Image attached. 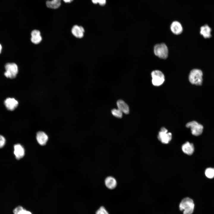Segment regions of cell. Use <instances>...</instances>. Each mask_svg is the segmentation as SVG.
I'll return each mask as SVG.
<instances>
[{
	"label": "cell",
	"instance_id": "1",
	"mask_svg": "<svg viewBox=\"0 0 214 214\" xmlns=\"http://www.w3.org/2000/svg\"><path fill=\"white\" fill-rule=\"evenodd\" d=\"M194 204L193 200L189 198L183 199L179 204V208L183 211V214H192L194 209Z\"/></svg>",
	"mask_w": 214,
	"mask_h": 214
},
{
	"label": "cell",
	"instance_id": "2",
	"mask_svg": "<svg viewBox=\"0 0 214 214\" xmlns=\"http://www.w3.org/2000/svg\"><path fill=\"white\" fill-rule=\"evenodd\" d=\"M203 73L199 69H194L190 72L189 75L190 82L193 84L196 85H202L203 81Z\"/></svg>",
	"mask_w": 214,
	"mask_h": 214
},
{
	"label": "cell",
	"instance_id": "3",
	"mask_svg": "<svg viewBox=\"0 0 214 214\" xmlns=\"http://www.w3.org/2000/svg\"><path fill=\"white\" fill-rule=\"evenodd\" d=\"M155 54L160 58L165 59L168 55V49L166 45L164 43L155 45L154 48Z\"/></svg>",
	"mask_w": 214,
	"mask_h": 214
},
{
	"label": "cell",
	"instance_id": "4",
	"mask_svg": "<svg viewBox=\"0 0 214 214\" xmlns=\"http://www.w3.org/2000/svg\"><path fill=\"white\" fill-rule=\"evenodd\" d=\"M5 76L7 78L13 79L16 77L18 72V67L14 63H8L5 65Z\"/></svg>",
	"mask_w": 214,
	"mask_h": 214
},
{
	"label": "cell",
	"instance_id": "5",
	"mask_svg": "<svg viewBox=\"0 0 214 214\" xmlns=\"http://www.w3.org/2000/svg\"><path fill=\"white\" fill-rule=\"evenodd\" d=\"M152 84L155 86H159L162 84L165 81V76L160 71L155 70L151 73Z\"/></svg>",
	"mask_w": 214,
	"mask_h": 214
},
{
	"label": "cell",
	"instance_id": "6",
	"mask_svg": "<svg viewBox=\"0 0 214 214\" xmlns=\"http://www.w3.org/2000/svg\"><path fill=\"white\" fill-rule=\"evenodd\" d=\"M187 128H190L192 134L195 136L201 135L203 131V126L196 121H192L188 122L186 125Z\"/></svg>",
	"mask_w": 214,
	"mask_h": 214
},
{
	"label": "cell",
	"instance_id": "7",
	"mask_svg": "<svg viewBox=\"0 0 214 214\" xmlns=\"http://www.w3.org/2000/svg\"><path fill=\"white\" fill-rule=\"evenodd\" d=\"M158 138L159 141L164 144H167L172 139V134L168 132V130L164 127H162L159 132Z\"/></svg>",
	"mask_w": 214,
	"mask_h": 214
},
{
	"label": "cell",
	"instance_id": "8",
	"mask_svg": "<svg viewBox=\"0 0 214 214\" xmlns=\"http://www.w3.org/2000/svg\"><path fill=\"white\" fill-rule=\"evenodd\" d=\"M71 32L72 34L75 37L81 38L84 36L85 30L83 26L75 25L72 27Z\"/></svg>",
	"mask_w": 214,
	"mask_h": 214
},
{
	"label": "cell",
	"instance_id": "9",
	"mask_svg": "<svg viewBox=\"0 0 214 214\" xmlns=\"http://www.w3.org/2000/svg\"><path fill=\"white\" fill-rule=\"evenodd\" d=\"M4 104L7 109L12 111L17 107L18 103L15 98L9 97L5 100Z\"/></svg>",
	"mask_w": 214,
	"mask_h": 214
},
{
	"label": "cell",
	"instance_id": "10",
	"mask_svg": "<svg viewBox=\"0 0 214 214\" xmlns=\"http://www.w3.org/2000/svg\"><path fill=\"white\" fill-rule=\"evenodd\" d=\"M31 41L34 44L40 43L42 40L40 31L37 29H34L32 31L31 33Z\"/></svg>",
	"mask_w": 214,
	"mask_h": 214
},
{
	"label": "cell",
	"instance_id": "11",
	"mask_svg": "<svg viewBox=\"0 0 214 214\" xmlns=\"http://www.w3.org/2000/svg\"><path fill=\"white\" fill-rule=\"evenodd\" d=\"M170 28L172 32L176 35L180 34L183 31L181 24L177 21H173L171 24Z\"/></svg>",
	"mask_w": 214,
	"mask_h": 214
},
{
	"label": "cell",
	"instance_id": "12",
	"mask_svg": "<svg viewBox=\"0 0 214 214\" xmlns=\"http://www.w3.org/2000/svg\"><path fill=\"white\" fill-rule=\"evenodd\" d=\"M14 153L17 159H20L23 158L25 154L24 150L23 147L20 144L14 145Z\"/></svg>",
	"mask_w": 214,
	"mask_h": 214
},
{
	"label": "cell",
	"instance_id": "13",
	"mask_svg": "<svg viewBox=\"0 0 214 214\" xmlns=\"http://www.w3.org/2000/svg\"><path fill=\"white\" fill-rule=\"evenodd\" d=\"M36 139L39 144L41 145H45L48 137L46 134L43 131H39L37 133Z\"/></svg>",
	"mask_w": 214,
	"mask_h": 214
},
{
	"label": "cell",
	"instance_id": "14",
	"mask_svg": "<svg viewBox=\"0 0 214 214\" xmlns=\"http://www.w3.org/2000/svg\"><path fill=\"white\" fill-rule=\"evenodd\" d=\"M182 149L184 153L191 155L194 152V147L193 144L187 141L182 145Z\"/></svg>",
	"mask_w": 214,
	"mask_h": 214
},
{
	"label": "cell",
	"instance_id": "15",
	"mask_svg": "<svg viewBox=\"0 0 214 214\" xmlns=\"http://www.w3.org/2000/svg\"><path fill=\"white\" fill-rule=\"evenodd\" d=\"M118 108L121 111L125 114H128L129 113V108L128 106L123 100L120 99L117 102Z\"/></svg>",
	"mask_w": 214,
	"mask_h": 214
},
{
	"label": "cell",
	"instance_id": "16",
	"mask_svg": "<svg viewBox=\"0 0 214 214\" xmlns=\"http://www.w3.org/2000/svg\"><path fill=\"white\" fill-rule=\"evenodd\" d=\"M211 29L207 24L202 26L200 29V34L205 38H209L211 37Z\"/></svg>",
	"mask_w": 214,
	"mask_h": 214
},
{
	"label": "cell",
	"instance_id": "17",
	"mask_svg": "<svg viewBox=\"0 0 214 214\" xmlns=\"http://www.w3.org/2000/svg\"><path fill=\"white\" fill-rule=\"evenodd\" d=\"M105 184L106 186L108 188L112 189L116 187L117 182L114 178L110 176L107 177L105 179Z\"/></svg>",
	"mask_w": 214,
	"mask_h": 214
},
{
	"label": "cell",
	"instance_id": "18",
	"mask_svg": "<svg viewBox=\"0 0 214 214\" xmlns=\"http://www.w3.org/2000/svg\"><path fill=\"white\" fill-rule=\"evenodd\" d=\"M47 7L49 8L56 9L58 8L61 5V0H47L46 3Z\"/></svg>",
	"mask_w": 214,
	"mask_h": 214
},
{
	"label": "cell",
	"instance_id": "19",
	"mask_svg": "<svg viewBox=\"0 0 214 214\" xmlns=\"http://www.w3.org/2000/svg\"><path fill=\"white\" fill-rule=\"evenodd\" d=\"M205 175L209 178H213L214 177V168H207L205 171Z\"/></svg>",
	"mask_w": 214,
	"mask_h": 214
},
{
	"label": "cell",
	"instance_id": "20",
	"mask_svg": "<svg viewBox=\"0 0 214 214\" xmlns=\"http://www.w3.org/2000/svg\"><path fill=\"white\" fill-rule=\"evenodd\" d=\"M112 114L114 117L119 118H121L122 117V112L118 109H113L111 110Z\"/></svg>",
	"mask_w": 214,
	"mask_h": 214
},
{
	"label": "cell",
	"instance_id": "21",
	"mask_svg": "<svg viewBox=\"0 0 214 214\" xmlns=\"http://www.w3.org/2000/svg\"><path fill=\"white\" fill-rule=\"evenodd\" d=\"M25 209L21 206H18L14 209L13 213L14 214H22Z\"/></svg>",
	"mask_w": 214,
	"mask_h": 214
},
{
	"label": "cell",
	"instance_id": "22",
	"mask_svg": "<svg viewBox=\"0 0 214 214\" xmlns=\"http://www.w3.org/2000/svg\"><path fill=\"white\" fill-rule=\"evenodd\" d=\"M96 214H109V213L104 207L101 206L96 211Z\"/></svg>",
	"mask_w": 214,
	"mask_h": 214
},
{
	"label": "cell",
	"instance_id": "23",
	"mask_svg": "<svg viewBox=\"0 0 214 214\" xmlns=\"http://www.w3.org/2000/svg\"><path fill=\"white\" fill-rule=\"evenodd\" d=\"M92 2L94 4H99L100 5L103 6L105 4L106 0H91Z\"/></svg>",
	"mask_w": 214,
	"mask_h": 214
},
{
	"label": "cell",
	"instance_id": "24",
	"mask_svg": "<svg viewBox=\"0 0 214 214\" xmlns=\"http://www.w3.org/2000/svg\"><path fill=\"white\" fill-rule=\"evenodd\" d=\"M6 140L2 136L0 135V148L3 147L5 145Z\"/></svg>",
	"mask_w": 214,
	"mask_h": 214
},
{
	"label": "cell",
	"instance_id": "25",
	"mask_svg": "<svg viewBox=\"0 0 214 214\" xmlns=\"http://www.w3.org/2000/svg\"><path fill=\"white\" fill-rule=\"evenodd\" d=\"M22 214H32V213L30 211L27 210L25 209Z\"/></svg>",
	"mask_w": 214,
	"mask_h": 214
},
{
	"label": "cell",
	"instance_id": "26",
	"mask_svg": "<svg viewBox=\"0 0 214 214\" xmlns=\"http://www.w3.org/2000/svg\"><path fill=\"white\" fill-rule=\"evenodd\" d=\"M73 0H63L64 1L65 3H70Z\"/></svg>",
	"mask_w": 214,
	"mask_h": 214
},
{
	"label": "cell",
	"instance_id": "27",
	"mask_svg": "<svg viewBox=\"0 0 214 214\" xmlns=\"http://www.w3.org/2000/svg\"><path fill=\"white\" fill-rule=\"evenodd\" d=\"M2 49V47L1 45L0 44V54L1 52Z\"/></svg>",
	"mask_w": 214,
	"mask_h": 214
}]
</instances>
